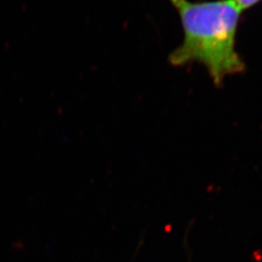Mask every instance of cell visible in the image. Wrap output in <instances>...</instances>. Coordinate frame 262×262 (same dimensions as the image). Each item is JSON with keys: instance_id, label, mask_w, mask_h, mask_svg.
Returning <instances> with one entry per match:
<instances>
[{"instance_id": "cell-1", "label": "cell", "mask_w": 262, "mask_h": 262, "mask_svg": "<svg viewBox=\"0 0 262 262\" xmlns=\"http://www.w3.org/2000/svg\"><path fill=\"white\" fill-rule=\"evenodd\" d=\"M183 27L182 44L169 55L173 66L198 62L221 86L226 76L243 73L246 64L236 49L242 11L234 0L191 2L176 6Z\"/></svg>"}, {"instance_id": "cell-2", "label": "cell", "mask_w": 262, "mask_h": 262, "mask_svg": "<svg viewBox=\"0 0 262 262\" xmlns=\"http://www.w3.org/2000/svg\"><path fill=\"white\" fill-rule=\"evenodd\" d=\"M262 0H234L236 5L242 12L253 8V6H255L256 4H258Z\"/></svg>"}, {"instance_id": "cell-3", "label": "cell", "mask_w": 262, "mask_h": 262, "mask_svg": "<svg viewBox=\"0 0 262 262\" xmlns=\"http://www.w3.org/2000/svg\"><path fill=\"white\" fill-rule=\"evenodd\" d=\"M180 1H181V0H170V2H172L175 7L178 5L179 3H180Z\"/></svg>"}]
</instances>
